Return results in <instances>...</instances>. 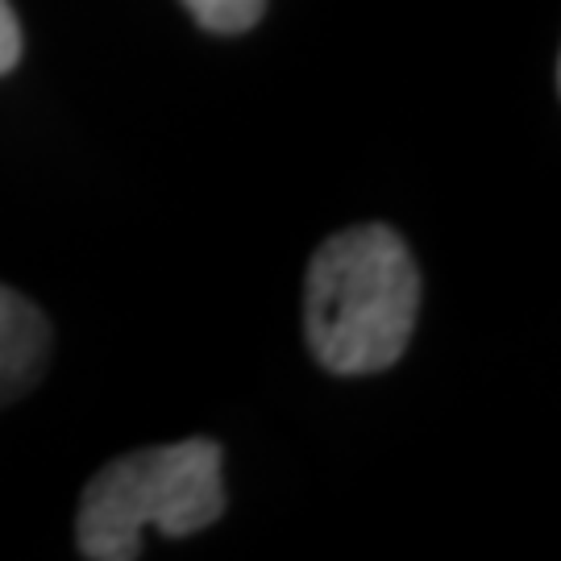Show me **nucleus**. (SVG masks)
<instances>
[{"label": "nucleus", "instance_id": "nucleus-1", "mask_svg": "<svg viewBox=\"0 0 561 561\" xmlns=\"http://www.w3.org/2000/svg\"><path fill=\"white\" fill-rule=\"evenodd\" d=\"M421 312V271L387 225L333 233L308 262L304 329L333 375H375L403 358Z\"/></svg>", "mask_w": 561, "mask_h": 561}, {"label": "nucleus", "instance_id": "nucleus-2", "mask_svg": "<svg viewBox=\"0 0 561 561\" xmlns=\"http://www.w3.org/2000/svg\"><path fill=\"white\" fill-rule=\"evenodd\" d=\"M225 512L221 445L192 437L108 461L88 482L76 516V545L88 561H129L146 533L192 537Z\"/></svg>", "mask_w": 561, "mask_h": 561}, {"label": "nucleus", "instance_id": "nucleus-3", "mask_svg": "<svg viewBox=\"0 0 561 561\" xmlns=\"http://www.w3.org/2000/svg\"><path fill=\"white\" fill-rule=\"evenodd\" d=\"M50 354V324L38 304L0 287V408L38 382Z\"/></svg>", "mask_w": 561, "mask_h": 561}, {"label": "nucleus", "instance_id": "nucleus-4", "mask_svg": "<svg viewBox=\"0 0 561 561\" xmlns=\"http://www.w3.org/2000/svg\"><path fill=\"white\" fill-rule=\"evenodd\" d=\"M192 9V18L213 34H241L250 25H259L266 0H183Z\"/></svg>", "mask_w": 561, "mask_h": 561}, {"label": "nucleus", "instance_id": "nucleus-5", "mask_svg": "<svg viewBox=\"0 0 561 561\" xmlns=\"http://www.w3.org/2000/svg\"><path fill=\"white\" fill-rule=\"evenodd\" d=\"M21 59V25L9 0H0V76L13 71Z\"/></svg>", "mask_w": 561, "mask_h": 561}]
</instances>
